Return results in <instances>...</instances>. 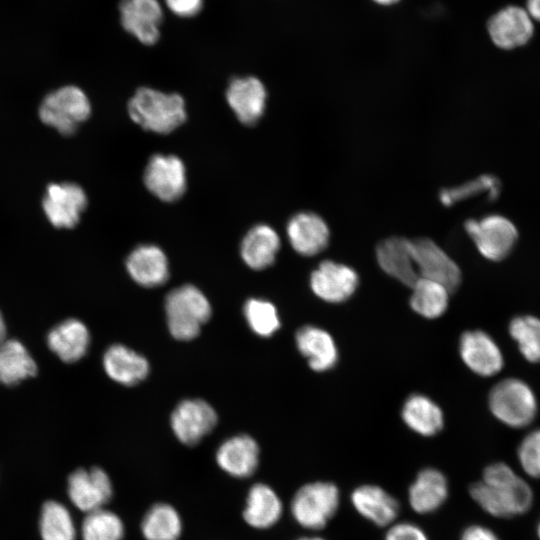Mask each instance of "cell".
I'll return each instance as SVG.
<instances>
[{
	"mask_svg": "<svg viewBox=\"0 0 540 540\" xmlns=\"http://www.w3.org/2000/svg\"><path fill=\"white\" fill-rule=\"evenodd\" d=\"M469 493L480 508L498 518L524 514L533 503L529 484L503 462L488 465L482 479L470 486Z\"/></svg>",
	"mask_w": 540,
	"mask_h": 540,
	"instance_id": "obj_1",
	"label": "cell"
},
{
	"mask_svg": "<svg viewBox=\"0 0 540 540\" xmlns=\"http://www.w3.org/2000/svg\"><path fill=\"white\" fill-rule=\"evenodd\" d=\"M130 118L142 129L169 134L186 118L184 98L178 93H165L149 87L136 90L128 102Z\"/></svg>",
	"mask_w": 540,
	"mask_h": 540,
	"instance_id": "obj_2",
	"label": "cell"
},
{
	"mask_svg": "<svg viewBox=\"0 0 540 540\" xmlns=\"http://www.w3.org/2000/svg\"><path fill=\"white\" fill-rule=\"evenodd\" d=\"M167 326L177 340L196 338L211 317L212 308L208 298L196 286L185 284L171 290L165 299Z\"/></svg>",
	"mask_w": 540,
	"mask_h": 540,
	"instance_id": "obj_3",
	"label": "cell"
},
{
	"mask_svg": "<svg viewBox=\"0 0 540 540\" xmlns=\"http://www.w3.org/2000/svg\"><path fill=\"white\" fill-rule=\"evenodd\" d=\"M339 504L340 492L334 483L315 481L301 486L295 492L290 510L301 527L320 530L336 514Z\"/></svg>",
	"mask_w": 540,
	"mask_h": 540,
	"instance_id": "obj_4",
	"label": "cell"
},
{
	"mask_svg": "<svg viewBox=\"0 0 540 540\" xmlns=\"http://www.w3.org/2000/svg\"><path fill=\"white\" fill-rule=\"evenodd\" d=\"M489 408L505 425L522 428L534 420L538 404L533 390L526 382L508 378L497 383L490 391Z\"/></svg>",
	"mask_w": 540,
	"mask_h": 540,
	"instance_id": "obj_5",
	"label": "cell"
},
{
	"mask_svg": "<svg viewBox=\"0 0 540 540\" xmlns=\"http://www.w3.org/2000/svg\"><path fill=\"white\" fill-rule=\"evenodd\" d=\"M91 114V104L85 92L74 85L63 86L49 93L39 108L43 123L62 135L73 134Z\"/></svg>",
	"mask_w": 540,
	"mask_h": 540,
	"instance_id": "obj_6",
	"label": "cell"
},
{
	"mask_svg": "<svg viewBox=\"0 0 540 540\" xmlns=\"http://www.w3.org/2000/svg\"><path fill=\"white\" fill-rule=\"evenodd\" d=\"M465 230L479 253L490 261L505 259L514 249L519 238L516 225L500 214L469 219Z\"/></svg>",
	"mask_w": 540,
	"mask_h": 540,
	"instance_id": "obj_7",
	"label": "cell"
},
{
	"mask_svg": "<svg viewBox=\"0 0 540 540\" xmlns=\"http://www.w3.org/2000/svg\"><path fill=\"white\" fill-rule=\"evenodd\" d=\"M143 179L150 193L164 202L178 200L187 188L186 168L176 155H152L145 167Z\"/></svg>",
	"mask_w": 540,
	"mask_h": 540,
	"instance_id": "obj_8",
	"label": "cell"
},
{
	"mask_svg": "<svg viewBox=\"0 0 540 540\" xmlns=\"http://www.w3.org/2000/svg\"><path fill=\"white\" fill-rule=\"evenodd\" d=\"M87 204L85 191L73 182L51 183L42 201L47 219L56 228H74Z\"/></svg>",
	"mask_w": 540,
	"mask_h": 540,
	"instance_id": "obj_9",
	"label": "cell"
},
{
	"mask_svg": "<svg viewBox=\"0 0 540 540\" xmlns=\"http://www.w3.org/2000/svg\"><path fill=\"white\" fill-rule=\"evenodd\" d=\"M534 20L524 7L508 5L488 20L487 31L492 43L502 50L526 45L535 32Z\"/></svg>",
	"mask_w": 540,
	"mask_h": 540,
	"instance_id": "obj_10",
	"label": "cell"
},
{
	"mask_svg": "<svg viewBox=\"0 0 540 540\" xmlns=\"http://www.w3.org/2000/svg\"><path fill=\"white\" fill-rule=\"evenodd\" d=\"M411 241L419 277L442 284L450 293L454 292L461 283V271L454 260L429 238Z\"/></svg>",
	"mask_w": 540,
	"mask_h": 540,
	"instance_id": "obj_11",
	"label": "cell"
},
{
	"mask_svg": "<svg viewBox=\"0 0 540 540\" xmlns=\"http://www.w3.org/2000/svg\"><path fill=\"white\" fill-rule=\"evenodd\" d=\"M67 493L77 509L89 513L104 508L113 495V486L109 475L103 469L79 468L68 477Z\"/></svg>",
	"mask_w": 540,
	"mask_h": 540,
	"instance_id": "obj_12",
	"label": "cell"
},
{
	"mask_svg": "<svg viewBox=\"0 0 540 540\" xmlns=\"http://www.w3.org/2000/svg\"><path fill=\"white\" fill-rule=\"evenodd\" d=\"M170 424L176 438L193 446L208 435L217 424L214 408L201 399L181 401L171 414Z\"/></svg>",
	"mask_w": 540,
	"mask_h": 540,
	"instance_id": "obj_13",
	"label": "cell"
},
{
	"mask_svg": "<svg viewBox=\"0 0 540 540\" xmlns=\"http://www.w3.org/2000/svg\"><path fill=\"white\" fill-rule=\"evenodd\" d=\"M225 97L237 119L244 125L256 124L265 112L267 90L257 77L233 78L226 89Z\"/></svg>",
	"mask_w": 540,
	"mask_h": 540,
	"instance_id": "obj_14",
	"label": "cell"
},
{
	"mask_svg": "<svg viewBox=\"0 0 540 540\" xmlns=\"http://www.w3.org/2000/svg\"><path fill=\"white\" fill-rule=\"evenodd\" d=\"M358 282L353 268L331 260L321 262L310 276L313 293L330 303L347 300L355 292Z\"/></svg>",
	"mask_w": 540,
	"mask_h": 540,
	"instance_id": "obj_15",
	"label": "cell"
},
{
	"mask_svg": "<svg viewBox=\"0 0 540 540\" xmlns=\"http://www.w3.org/2000/svg\"><path fill=\"white\" fill-rule=\"evenodd\" d=\"M119 10L121 24L128 33L145 45L158 41L163 19L158 0H122Z\"/></svg>",
	"mask_w": 540,
	"mask_h": 540,
	"instance_id": "obj_16",
	"label": "cell"
},
{
	"mask_svg": "<svg viewBox=\"0 0 540 540\" xmlns=\"http://www.w3.org/2000/svg\"><path fill=\"white\" fill-rule=\"evenodd\" d=\"M459 352L466 366L480 376H493L504 365L499 346L481 330L464 332L460 338Z\"/></svg>",
	"mask_w": 540,
	"mask_h": 540,
	"instance_id": "obj_17",
	"label": "cell"
},
{
	"mask_svg": "<svg viewBox=\"0 0 540 540\" xmlns=\"http://www.w3.org/2000/svg\"><path fill=\"white\" fill-rule=\"evenodd\" d=\"M376 257L384 272L410 288L420 278L412 241L407 238L393 236L384 239L377 245Z\"/></svg>",
	"mask_w": 540,
	"mask_h": 540,
	"instance_id": "obj_18",
	"label": "cell"
},
{
	"mask_svg": "<svg viewBox=\"0 0 540 540\" xmlns=\"http://www.w3.org/2000/svg\"><path fill=\"white\" fill-rule=\"evenodd\" d=\"M350 501L360 516L380 527L391 525L400 511L397 499L378 485L358 486Z\"/></svg>",
	"mask_w": 540,
	"mask_h": 540,
	"instance_id": "obj_19",
	"label": "cell"
},
{
	"mask_svg": "<svg viewBox=\"0 0 540 540\" xmlns=\"http://www.w3.org/2000/svg\"><path fill=\"white\" fill-rule=\"evenodd\" d=\"M287 236L297 253L303 256H314L327 247L330 232L328 225L318 214L300 212L289 220Z\"/></svg>",
	"mask_w": 540,
	"mask_h": 540,
	"instance_id": "obj_20",
	"label": "cell"
},
{
	"mask_svg": "<svg viewBox=\"0 0 540 540\" xmlns=\"http://www.w3.org/2000/svg\"><path fill=\"white\" fill-rule=\"evenodd\" d=\"M130 277L143 287L163 285L169 278V263L164 251L153 244L135 247L126 259Z\"/></svg>",
	"mask_w": 540,
	"mask_h": 540,
	"instance_id": "obj_21",
	"label": "cell"
},
{
	"mask_svg": "<svg viewBox=\"0 0 540 540\" xmlns=\"http://www.w3.org/2000/svg\"><path fill=\"white\" fill-rule=\"evenodd\" d=\"M259 446L249 435L228 438L217 449L216 462L230 476L247 478L259 464Z\"/></svg>",
	"mask_w": 540,
	"mask_h": 540,
	"instance_id": "obj_22",
	"label": "cell"
},
{
	"mask_svg": "<svg viewBox=\"0 0 540 540\" xmlns=\"http://www.w3.org/2000/svg\"><path fill=\"white\" fill-rule=\"evenodd\" d=\"M48 348L63 362L74 363L88 351L90 332L76 318H68L56 324L47 334Z\"/></svg>",
	"mask_w": 540,
	"mask_h": 540,
	"instance_id": "obj_23",
	"label": "cell"
},
{
	"mask_svg": "<svg viewBox=\"0 0 540 540\" xmlns=\"http://www.w3.org/2000/svg\"><path fill=\"white\" fill-rule=\"evenodd\" d=\"M449 484L445 475L435 468L422 469L408 489V501L418 514L438 510L447 500Z\"/></svg>",
	"mask_w": 540,
	"mask_h": 540,
	"instance_id": "obj_24",
	"label": "cell"
},
{
	"mask_svg": "<svg viewBox=\"0 0 540 540\" xmlns=\"http://www.w3.org/2000/svg\"><path fill=\"white\" fill-rule=\"evenodd\" d=\"M103 368L113 381L124 386L143 381L150 369L144 356L122 344H114L105 351Z\"/></svg>",
	"mask_w": 540,
	"mask_h": 540,
	"instance_id": "obj_25",
	"label": "cell"
},
{
	"mask_svg": "<svg viewBox=\"0 0 540 540\" xmlns=\"http://www.w3.org/2000/svg\"><path fill=\"white\" fill-rule=\"evenodd\" d=\"M280 246V238L274 228L257 224L243 237L240 254L248 267L263 270L274 263Z\"/></svg>",
	"mask_w": 540,
	"mask_h": 540,
	"instance_id": "obj_26",
	"label": "cell"
},
{
	"mask_svg": "<svg viewBox=\"0 0 540 540\" xmlns=\"http://www.w3.org/2000/svg\"><path fill=\"white\" fill-rule=\"evenodd\" d=\"M296 345L314 371H326L337 362L338 352L335 342L323 329L314 326L300 328L296 333Z\"/></svg>",
	"mask_w": 540,
	"mask_h": 540,
	"instance_id": "obj_27",
	"label": "cell"
},
{
	"mask_svg": "<svg viewBox=\"0 0 540 540\" xmlns=\"http://www.w3.org/2000/svg\"><path fill=\"white\" fill-rule=\"evenodd\" d=\"M282 512V501L273 488L264 483H256L250 488L243 511V518L249 526L270 528L280 520Z\"/></svg>",
	"mask_w": 540,
	"mask_h": 540,
	"instance_id": "obj_28",
	"label": "cell"
},
{
	"mask_svg": "<svg viewBox=\"0 0 540 540\" xmlns=\"http://www.w3.org/2000/svg\"><path fill=\"white\" fill-rule=\"evenodd\" d=\"M37 372L36 361L21 341L4 339L0 342V384L14 386Z\"/></svg>",
	"mask_w": 540,
	"mask_h": 540,
	"instance_id": "obj_29",
	"label": "cell"
},
{
	"mask_svg": "<svg viewBox=\"0 0 540 540\" xmlns=\"http://www.w3.org/2000/svg\"><path fill=\"white\" fill-rule=\"evenodd\" d=\"M405 424L422 436H433L443 427V413L430 398L414 394L407 398L402 408Z\"/></svg>",
	"mask_w": 540,
	"mask_h": 540,
	"instance_id": "obj_30",
	"label": "cell"
},
{
	"mask_svg": "<svg viewBox=\"0 0 540 540\" xmlns=\"http://www.w3.org/2000/svg\"><path fill=\"white\" fill-rule=\"evenodd\" d=\"M145 540H178L182 533V520L178 511L167 503L153 505L141 522Z\"/></svg>",
	"mask_w": 540,
	"mask_h": 540,
	"instance_id": "obj_31",
	"label": "cell"
},
{
	"mask_svg": "<svg viewBox=\"0 0 540 540\" xmlns=\"http://www.w3.org/2000/svg\"><path fill=\"white\" fill-rule=\"evenodd\" d=\"M411 288L410 305L421 316L434 319L446 311L450 292L442 284L419 278Z\"/></svg>",
	"mask_w": 540,
	"mask_h": 540,
	"instance_id": "obj_32",
	"label": "cell"
},
{
	"mask_svg": "<svg viewBox=\"0 0 540 540\" xmlns=\"http://www.w3.org/2000/svg\"><path fill=\"white\" fill-rule=\"evenodd\" d=\"M39 531L42 540H76L77 534L69 510L54 500H48L42 505Z\"/></svg>",
	"mask_w": 540,
	"mask_h": 540,
	"instance_id": "obj_33",
	"label": "cell"
},
{
	"mask_svg": "<svg viewBox=\"0 0 540 540\" xmlns=\"http://www.w3.org/2000/svg\"><path fill=\"white\" fill-rule=\"evenodd\" d=\"M124 534L121 518L104 508L86 513L81 525L82 540H123Z\"/></svg>",
	"mask_w": 540,
	"mask_h": 540,
	"instance_id": "obj_34",
	"label": "cell"
},
{
	"mask_svg": "<svg viewBox=\"0 0 540 540\" xmlns=\"http://www.w3.org/2000/svg\"><path fill=\"white\" fill-rule=\"evenodd\" d=\"M509 334L522 356L529 362H540V319L532 315L513 318Z\"/></svg>",
	"mask_w": 540,
	"mask_h": 540,
	"instance_id": "obj_35",
	"label": "cell"
},
{
	"mask_svg": "<svg viewBox=\"0 0 540 540\" xmlns=\"http://www.w3.org/2000/svg\"><path fill=\"white\" fill-rule=\"evenodd\" d=\"M243 311L251 330L261 337H270L280 328L277 310L267 300L249 299L245 303Z\"/></svg>",
	"mask_w": 540,
	"mask_h": 540,
	"instance_id": "obj_36",
	"label": "cell"
},
{
	"mask_svg": "<svg viewBox=\"0 0 540 540\" xmlns=\"http://www.w3.org/2000/svg\"><path fill=\"white\" fill-rule=\"evenodd\" d=\"M519 464L532 478L540 479V429L527 434L517 450Z\"/></svg>",
	"mask_w": 540,
	"mask_h": 540,
	"instance_id": "obj_37",
	"label": "cell"
},
{
	"mask_svg": "<svg viewBox=\"0 0 540 540\" xmlns=\"http://www.w3.org/2000/svg\"><path fill=\"white\" fill-rule=\"evenodd\" d=\"M499 189L498 180L495 177L486 175L456 189L443 192L441 199L443 203L451 204L454 201L482 192H487L489 197L495 198L498 195Z\"/></svg>",
	"mask_w": 540,
	"mask_h": 540,
	"instance_id": "obj_38",
	"label": "cell"
},
{
	"mask_svg": "<svg viewBox=\"0 0 540 540\" xmlns=\"http://www.w3.org/2000/svg\"><path fill=\"white\" fill-rule=\"evenodd\" d=\"M385 540H429L425 531L411 522L391 524Z\"/></svg>",
	"mask_w": 540,
	"mask_h": 540,
	"instance_id": "obj_39",
	"label": "cell"
},
{
	"mask_svg": "<svg viewBox=\"0 0 540 540\" xmlns=\"http://www.w3.org/2000/svg\"><path fill=\"white\" fill-rule=\"evenodd\" d=\"M169 10L179 17H191L202 8L203 0H165Z\"/></svg>",
	"mask_w": 540,
	"mask_h": 540,
	"instance_id": "obj_40",
	"label": "cell"
},
{
	"mask_svg": "<svg viewBox=\"0 0 540 540\" xmlns=\"http://www.w3.org/2000/svg\"><path fill=\"white\" fill-rule=\"evenodd\" d=\"M460 540H500L488 527L483 525H470L461 534Z\"/></svg>",
	"mask_w": 540,
	"mask_h": 540,
	"instance_id": "obj_41",
	"label": "cell"
},
{
	"mask_svg": "<svg viewBox=\"0 0 540 540\" xmlns=\"http://www.w3.org/2000/svg\"><path fill=\"white\" fill-rule=\"evenodd\" d=\"M526 10L536 22H540V0H526Z\"/></svg>",
	"mask_w": 540,
	"mask_h": 540,
	"instance_id": "obj_42",
	"label": "cell"
},
{
	"mask_svg": "<svg viewBox=\"0 0 540 540\" xmlns=\"http://www.w3.org/2000/svg\"><path fill=\"white\" fill-rule=\"evenodd\" d=\"M6 323L4 320V317L0 311V342H2L4 339H6Z\"/></svg>",
	"mask_w": 540,
	"mask_h": 540,
	"instance_id": "obj_43",
	"label": "cell"
},
{
	"mask_svg": "<svg viewBox=\"0 0 540 540\" xmlns=\"http://www.w3.org/2000/svg\"><path fill=\"white\" fill-rule=\"evenodd\" d=\"M371 1L380 6H392L399 3L401 0H371Z\"/></svg>",
	"mask_w": 540,
	"mask_h": 540,
	"instance_id": "obj_44",
	"label": "cell"
},
{
	"mask_svg": "<svg viewBox=\"0 0 540 540\" xmlns=\"http://www.w3.org/2000/svg\"><path fill=\"white\" fill-rule=\"evenodd\" d=\"M296 540H326V539L319 536H305V537L298 538Z\"/></svg>",
	"mask_w": 540,
	"mask_h": 540,
	"instance_id": "obj_45",
	"label": "cell"
},
{
	"mask_svg": "<svg viewBox=\"0 0 540 540\" xmlns=\"http://www.w3.org/2000/svg\"><path fill=\"white\" fill-rule=\"evenodd\" d=\"M537 536H538V539L540 540V520L537 525Z\"/></svg>",
	"mask_w": 540,
	"mask_h": 540,
	"instance_id": "obj_46",
	"label": "cell"
}]
</instances>
